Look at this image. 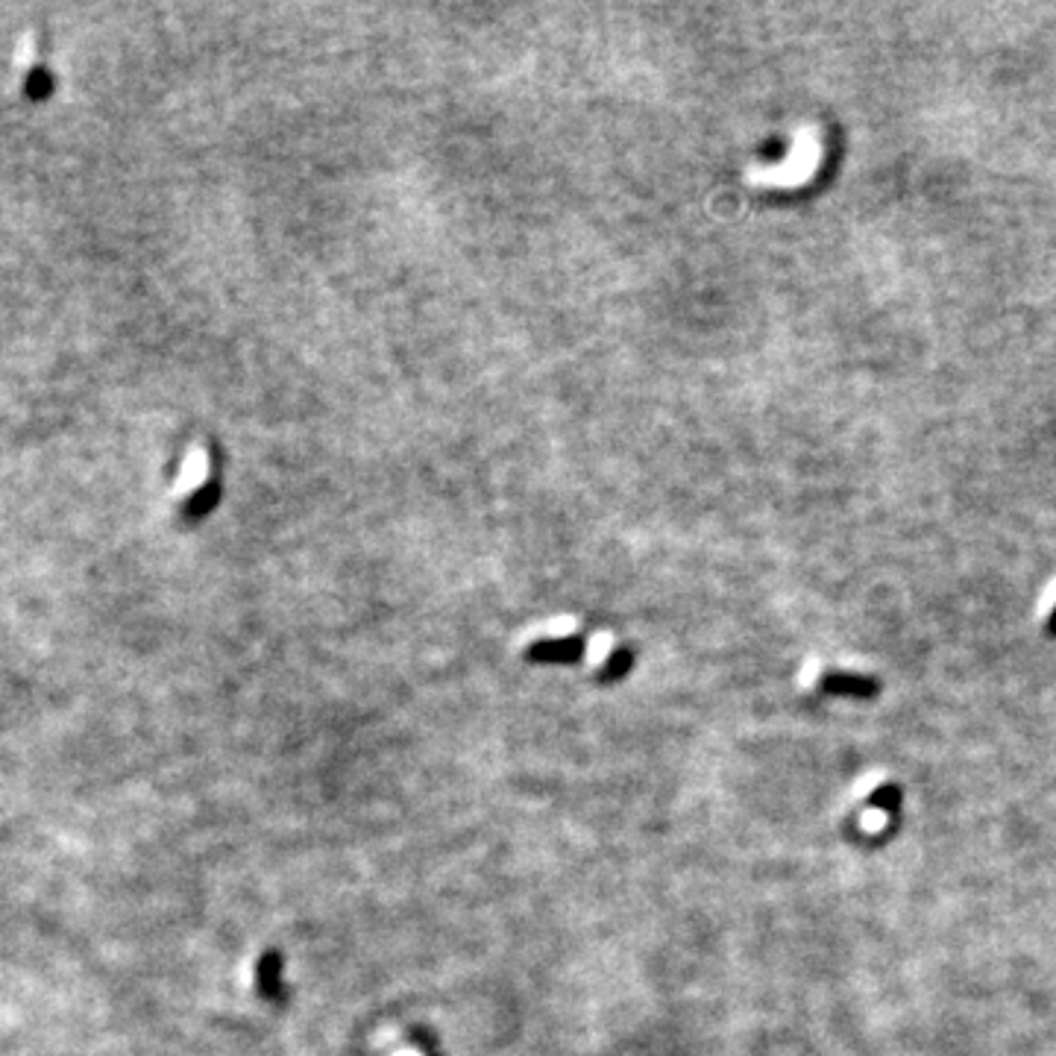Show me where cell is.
Wrapping results in <instances>:
<instances>
[{"mask_svg": "<svg viewBox=\"0 0 1056 1056\" xmlns=\"http://www.w3.org/2000/svg\"><path fill=\"white\" fill-rule=\"evenodd\" d=\"M15 88L27 103H42L50 100L53 86H56V74H53V62H50V50L44 47L39 36H24L15 53Z\"/></svg>", "mask_w": 1056, "mask_h": 1056, "instance_id": "cell-1", "label": "cell"}, {"mask_svg": "<svg viewBox=\"0 0 1056 1056\" xmlns=\"http://www.w3.org/2000/svg\"><path fill=\"white\" fill-rule=\"evenodd\" d=\"M578 652H581V643L572 640V637H567V640H543V643L531 646V658L537 660H572L578 658Z\"/></svg>", "mask_w": 1056, "mask_h": 1056, "instance_id": "cell-5", "label": "cell"}, {"mask_svg": "<svg viewBox=\"0 0 1056 1056\" xmlns=\"http://www.w3.org/2000/svg\"><path fill=\"white\" fill-rule=\"evenodd\" d=\"M215 464L206 446H191L179 464L174 482V502L182 511H200L212 502L215 493Z\"/></svg>", "mask_w": 1056, "mask_h": 1056, "instance_id": "cell-2", "label": "cell"}, {"mask_svg": "<svg viewBox=\"0 0 1056 1056\" xmlns=\"http://www.w3.org/2000/svg\"><path fill=\"white\" fill-rule=\"evenodd\" d=\"M825 693H845V696H875L878 681L875 678H860V675H828L819 684Z\"/></svg>", "mask_w": 1056, "mask_h": 1056, "instance_id": "cell-3", "label": "cell"}, {"mask_svg": "<svg viewBox=\"0 0 1056 1056\" xmlns=\"http://www.w3.org/2000/svg\"><path fill=\"white\" fill-rule=\"evenodd\" d=\"M886 822H889V813H880V810H872V813L863 816V828L866 831H880Z\"/></svg>", "mask_w": 1056, "mask_h": 1056, "instance_id": "cell-7", "label": "cell"}, {"mask_svg": "<svg viewBox=\"0 0 1056 1056\" xmlns=\"http://www.w3.org/2000/svg\"><path fill=\"white\" fill-rule=\"evenodd\" d=\"M1048 631H1051V634H1056V608H1054V616H1051V622H1048Z\"/></svg>", "mask_w": 1056, "mask_h": 1056, "instance_id": "cell-9", "label": "cell"}, {"mask_svg": "<svg viewBox=\"0 0 1056 1056\" xmlns=\"http://www.w3.org/2000/svg\"><path fill=\"white\" fill-rule=\"evenodd\" d=\"M875 798H878L875 804L886 807V810H895V807H898V790H895V787H886V790L880 792V795H875Z\"/></svg>", "mask_w": 1056, "mask_h": 1056, "instance_id": "cell-8", "label": "cell"}, {"mask_svg": "<svg viewBox=\"0 0 1056 1056\" xmlns=\"http://www.w3.org/2000/svg\"><path fill=\"white\" fill-rule=\"evenodd\" d=\"M628 666H631V658H628L625 652H616L614 658L608 660V666H605V675H608V678H616V675H622Z\"/></svg>", "mask_w": 1056, "mask_h": 1056, "instance_id": "cell-6", "label": "cell"}, {"mask_svg": "<svg viewBox=\"0 0 1056 1056\" xmlns=\"http://www.w3.org/2000/svg\"><path fill=\"white\" fill-rule=\"evenodd\" d=\"M256 980H259V989L267 998H279L282 995V960L279 954L267 951L259 966H256Z\"/></svg>", "mask_w": 1056, "mask_h": 1056, "instance_id": "cell-4", "label": "cell"}]
</instances>
